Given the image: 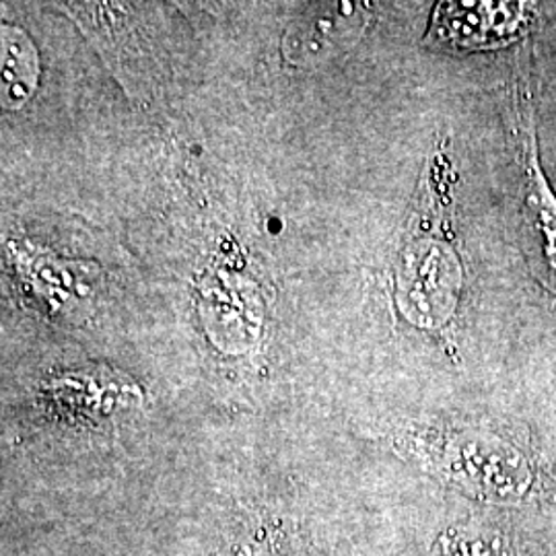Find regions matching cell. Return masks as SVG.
Segmentation results:
<instances>
[{
	"instance_id": "obj_1",
	"label": "cell",
	"mask_w": 556,
	"mask_h": 556,
	"mask_svg": "<svg viewBox=\"0 0 556 556\" xmlns=\"http://www.w3.org/2000/svg\"><path fill=\"white\" fill-rule=\"evenodd\" d=\"M532 62L519 56L509 87L521 248L532 275L556 303V194L540 161Z\"/></svg>"
},
{
	"instance_id": "obj_2",
	"label": "cell",
	"mask_w": 556,
	"mask_h": 556,
	"mask_svg": "<svg viewBox=\"0 0 556 556\" xmlns=\"http://www.w3.org/2000/svg\"><path fill=\"white\" fill-rule=\"evenodd\" d=\"M536 17L534 2H441L429 40L450 50H495L526 38Z\"/></svg>"
},
{
	"instance_id": "obj_3",
	"label": "cell",
	"mask_w": 556,
	"mask_h": 556,
	"mask_svg": "<svg viewBox=\"0 0 556 556\" xmlns=\"http://www.w3.org/2000/svg\"><path fill=\"white\" fill-rule=\"evenodd\" d=\"M36 52L29 41L17 36L15 31L9 34L4 29L2 41V100L4 105L17 108L21 101L27 100L36 87Z\"/></svg>"
},
{
	"instance_id": "obj_4",
	"label": "cell",
	"mask_w": 556,
	"mask_h": 556,
	"mask_svg": "<svg viewBox=\"0 0 556 556\" xmlns=\"http://www.w3.org/2000/svg\"><path fill=\"white\" fill-rule=\"evenodd\" d=\"M217 556H287L280 538L266 521H245L220 544Z\"/></svg>"
}]
</instances>
